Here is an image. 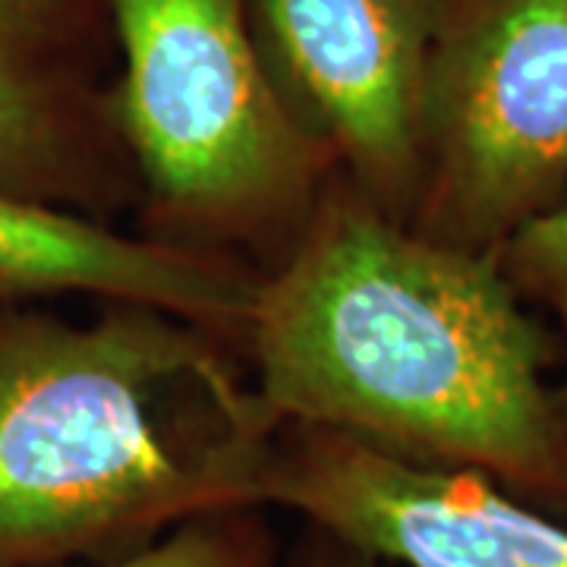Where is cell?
I'll use <instances>...</instances> for the list:
<instances>
[{
	"label": "cell",
	"mask_w": 567,
	"mask_h": 567,
	"mask_svg": "<svg viewBox=\"0 0 567 567\" xmlns=\"http://www.w3.org/2000/svg\"><path fill=\"white\" fill-rule=\"evenodd\" d=\"M423 234L498 252L567 199V0H483L442 35Z\"/></svg>",
	"instance_id": "obj_4"
},
{
	"label": "cell",
	"mask_w": 567,
	"mask_h": 567,
	"mask_svg": "<svg viewBox=\"0 0 567 567\" xmlns=\"http://www.w3.org/2000/svg\"><path fill=\"white\" fill-rule=\"evenodd\" d=\"M259 398L406 464L470 470L567 517V425L555 338L498 252L334 205L252 300Z\"/></svg>",
	"instance_id": "obj_1"
},
{
	"label": "cell",
	"mask_w": 567,
	"mask_h": 567,
	"mask_svg": "<svg viewBox=\"0 0 567 567\" xmlns=\"http://www.w3.org/2000/svg\"><path fill=\"white\" fill-rule=\"evenodd\" d=\"M54 155L51 121L35 85L0 39V189H32Z\"/></svg>",
	"instance_id": "obj_10"
},
{
	"label": "cell",
	"mask_w": 567,
	"mask_h": 567,
	"mask_svg": "<svg viewBox=\"0 0 567 567\" xmlns=\"http://www.w3.org/2000/svg\"><path fill=\"white\" fill-rule=\"evenodd\" d=\"M0 290H82L181 319H249L256 290L215 265L0 189Z\"/></svg>",
	"instance_id": "obj_7"
},
{
	"label": "cell",
	"mask_w": 567,
	"mask_h": 567,
	"mask_svg": "<svg viewBox=\"0 0 567 567\" xmlns=\"http://www.w3.org/2000/svg\"><path fill=\"white\" fill-rule=\"evenodd\" d=\"M3 13H7V10H3V3H0V17H3Z\"/></svg>",
	"instance_id": "obj_13"
},
{
	"label": "cell",
	"mask_w": 567,
	"mask_h": 567,
	"mask_svg": "<svg viewBox=\"0 0 567 567\" xmlns=\"http://www.w3.org/2000/svg\"><path fill=\"white\" fill-rule=\"evenodd\" d=\"M249 511L252 507L196 517L114 558L54 567H271L268 539Z\"/></svg>",
	"instance_id": "obj_8"
},
{
	"label": "cell",
	"mask_w": 567,
	"mask_h": 567,
	"mask_svg": "<svg viewBox=\"0 0 567 567\" xmlns=\"http://www.w3.org/2000/svg\"><path fill=\"white\" fill-rule=\"evenodd\" d=\"M498 262L520 300L546 306L555 316L567 357V199L511 234L498 249ZM555 401L567 425V372L555 388Z\"/></svg>",
	"instance_id": "obj_9"
},
{
	"label": "cell",
	"mask_w": 567,
	"mask_h": 567,
	"mask_svg": "<svg viewBox=\"0 0 567 567\" xmlns=\"http://www.w3.org/2000/svg\"><path fill=\"white\" fill-rule=\"evenodd\" d=\"M123 48L117 123L148 183L196 215L300 186L309 148L265 73L240 0H111Z\"/></svg>",
	"instance_id": "obj_3"
},
{
	"label": "cell",
	"mask_w": 567,
	"mask_h": 567,
	"mask_svg": "<svg viewBox=\"0 0 567 567\" xmlns=\"http://www.w3.org/2000/svg\"><path fill=\"white\" fill-rule=\"evenodd\" d=\"M3 3V10H10V0H0Z\"/></svg>",
	"instance_id": "obj_12"
},
{
	"label": "cell",
	"mask_w": 567,
	"mask_h": 567,
	"mask_svg": "<svg viewBox=\"0 0 567 567\" xmlns=\"http://www.w3.org/2000/svg\"><path fill=\"white\" fill-rule=\"evenodd\" d=\"M447 0H259L293 95L369 186L425 174V111Z\"/></svg>",
	"instance_id": "obj_6"
},
{
	"label": "cell",
	"mask_w": 567,
	"mask_h": 567,
	"mask_svg": "<svg viewBox=\"0 0 567 567\" xmlns=\"http://www.w3.org/2000/svg\"><path fill=\"white\" fill-rule=\"evenodd\" d=\"M275 413L189 319L0 324V567L114 558L265 505Z\"/></svg>",
	"instance_id": "obj_2"
},
{
	"label": "cell",
	"mask_w": 567,
	"mask_h": 567,
	"mask_svg": "<svg viewBox=\"0 0 567 567\" xmlns=\"http://www.w3.org/2000/svg\"><path fill=\"white\" fill-rule=\"evenodd\" d=\"M297 567H382V561H375L363 551L331 539L328 533L319 529V543H312V548L300 558Z\"/></svg>",
	"instance_id": "obj_11"
},
{
	"label": "cell",
	"mask_w": 567,
	"mask_h": 567,
	"mask_svg": "<svg viewBox=\"0 0 567 567\" xmlns=\"http://www.w3.org/2000/svg\"><path fill=\"white\" fill-rule=\"evenodd\" d=\"M265 505L401 567H567L565 524L486 476L406 464L322 429L278 447Z\"/></svg>",
	"instance_id": "obj_5"
}]
</instances>
